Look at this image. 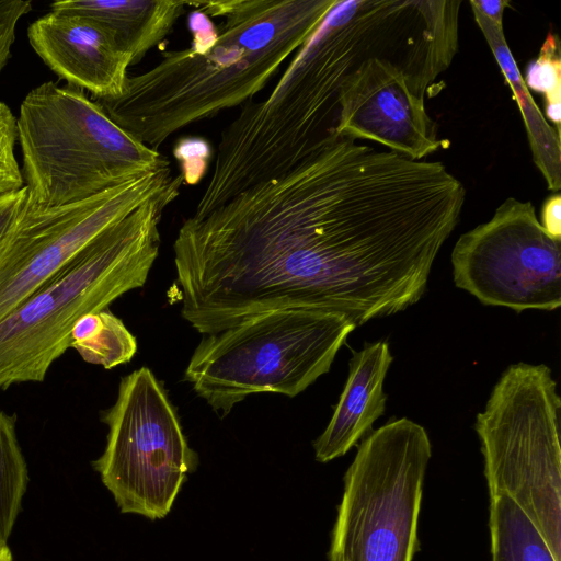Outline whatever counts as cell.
<instances>
[{"label": "cell", "instance_id": "277c9868", "mask_svg": "<svg viewBox=\"0 0 561 561\" xmlns=\"http://www.w3.org/2000/svg\"><path fill=\"white\" fill-rule=\"evenodd\" d=\"M16 131L26 197L41 207L83 202L170 165L70 84L33 88L21 103Z\"/></svg>", "mask_w": 561, "mask_h": 561}, {"label": "cell", "instance_id": "2e32d148", "mask_svg": "<svg viewBox=\"0 0 561 561\" xmlns=\"http://www.w3.org/2000/svg\"><path fill=\"white\" fill-rule=\"evenodd\" d=\"M70 347L87 363L111 369L134 357L137 341L123 321L105 309L85 314L76 323Z\"/></svg>", "mask_w": 561, "mask_h": 561}, {"label": "cell", "instance_id": "7402d4cb", "mask_svg": "<svg viewBox=\"0 0 561 561\" xmlns=\"http://www.w3.org/2000/svg\"><path fill=\"white\" fill-rule=\"evenodd\" d=\"M539 221L550 236L561 239V196L559 193L552 194L545 201Z\"/></svg>", "mask_w": 561, "mask_h": 561}, {"label": "cell", "instance_id": "52a82bcc", "mask_svg": "<svg viewBox=\"0 0 561 561\" xmlns=\"http://www.w3.org/2000/svg\"><path fill=\"white\" fill-rule=\"evenodd\" d=\"M432 456L425 428L392 420L366 435L344 474L329 561H412Z\"/></svg>", "mask_w": 561, "mask_h": 561}, {"label": "cell", "instance_id": "603a6c76", "mask_svg": "<svg viewBox=\"0 0 561 561\" xmlns=\"http://www.w3.org/2000/svg\"><path fill=\"white\" fill-rule=\"evenodd\" d=\"M506 0H471L469 4L479 10L488 20L497 25H503V12L506 5Z\"/></svg>", "mask_w": 561, "mask_h": 561}, {"label": "cell", "instance_id": "d6986e66", "mask_svg": "<svg viewBox=\"0 0 561 561\" xmlns=\"http://www.w3.org/2000/svg\"><path fill=\"white\" fill-rule=\"evenodd\" d=\"M16 140V117L5 103L0 102V195L24 187L22 172L14 153Z\"/></svg>", "mask_w": 561, "mask_h": 561}, {"label": "cell", "instance_id": "cb8c5ba5", "mask_svg": "<svg viewBox=\"0 0 561 561\" xmlns=\"http://www.w3.org/2000/svg\"><path fill=\"white\" fill-rule=\"evenodd\" d=\"M0 561H13L8 543L0 542Z\"/></svg>", "mask_w": 561, "mask_h": 561}, {"label": "cell", "instance_id": "e0dca14e", "mask_svg": "<svg viewBox=\"0 0 561 561\" xmlns=\"http://www.w3.org/2000/svg\"><path fill=\"white\" fill-rule=\"evenodd\" d=\"M14 415L0 410V542L8 543L26 492L28 471Z\"/></svg>", "mask_w": 561, "mask_h": 561}, {"label": "cell", "instance_id": "5bb4252c", "mask_svg": "<svg viewBox=\"0 0 561 561\" xmlns=\"http://www.w3.org/2000/svg\"><path fill=\"white\" fill-rule=\"evenodd\" d=\"M471 9L520 110L534 162L543 175L548 188L558 193L561 186L560 134L546 121L526 87L507 46L503 25L488 20L472 5Z\"/></svg>", "mask_w": 561, "mask_h": 561}, {"label": "cell", "instance_id": "7a4b0ae2", "mask_svg": "<svg viewBox=\"0 0 561 561\" xmlns=\"http://www.w3.org/2000/svg\"><path fill=\"white\" fill-rule=\"evenodd\" d=\"M335 0L193 1L191 46L93 99L123 130L158 148L175 131L251 100L309 38Z\"/></svg>", "mask_w": 561, "mask_h": 561}, {"label": "cell", "instance_id": "30bf717a", "mask_svg": "<svg viewBox=\"0 0 561 561\" xmlns=\"http://www.w3.org/2000/svg\"><path fill=\"white\" fill-rule=\"evenodd\" d=\"M451 265L456 287L483 305L516 312L561 306V239L543 229L530 202L506 198L462 233Z\"/></svg>", "mask_w": 561, "mask_h": 561}, {"label": "cell", "instance_id": "44dd1931", "mask_svg": "<svg viewBox=\"0 0 561 561\" xmlns=\"http://www.w3.org/2000/svg\"><path fill=\"white\" fill-rule=\"evenodd\" d=\"M25 198V187L16 192L0 195V241L12 225Z\"/></svg>", "mask_w": 561, "mask_h": 561}, {"label": "cell", "instance_id": "6da1fadb", "mask_svg": "<svg viewBox=\"0 0 561 561\" xmlns=\"http://www.w3.org/2000/svg\"><path fill=\"white\" fill-rule=\"evenodd\" d=\"M426 247L422 198L401 159L340 139L183 221L173 243L181 314L204 335L291 308L357 327L409 306Z\"/></svg>", "mask_w": 561, "mask_h": 561}, {"label": "cell", "instance_id": "ba28073f", "mask_svg": "<svg viewBox=\"0 0 561 561\" xmlns=\"http://www.w3.org/2000/svg\"><path fill=\"white\" fill-rule=\"evenodd\" d=\"M102 421L108 427L106 445L92 465L119 511L165 517L197 455L162 383L148 367L134 370L122 378Z\"/></svg>", "mask_w": 561, "mask_h": 561}, {"label": "cell", "instance_id": "3957f363", "mask_svg": "<svg viewBox=\"0 0 561 561\" xmlns=\"http://www.w3.org/2000/svg\"><path fill=\"white\" fill-rule=\"evenodd\" d=\"M168 188L115 222L0 321V391L41 382L69 347L76 323L142 287L159 254V222L179 196Z\"/></svg>", "mask_w": 561, "mask_h": 561}, {"label": "cell", "instance_id": "ffe728a7", "mask_svg": "<svg viewBox=\"0 0 561 561\" xmlns=\"http://www.w3.org/2000/svg\"><path fill=\"white\" fill-rule=\"evenodd\" d=\"M32 7V1L0 0V73L11 57L18 24Z\"/></svg>", "mask_w": 561, "mask_h": 561}, {"label": "cell", "instance_id": "8fae6325", "mask_svg": "<svg viewBox=\"0 0 561 561\" xmlns=\"http://www.w3.org/2000/svg\"><path fill=\"white\" fill-rule=\"evenodd\" d=\"M27 37L41 59L67 84L90 92L93 99L123 93L130 57L98 22L51 10L30 25Z\"/></svg>", "mask_w": 561, "mask_h": 561}, {"label": "cell", "instance_id": "4fadbf2b", "mask_svg": "<svg viewBox=\"0 0 561 561\" xmlns=\"http://www.w3.org/2000/svg\"><path fill=\"white\" fill-rule=\"evenodd\" d=\"M190 1L173 0H65L51 10L87 16L114 35L130 57L131 66L170 33Z\"/></svg>", "mask_w": 561, "mask_h": 561}, {"label": "cell", "instance_id": "9c48e42d", "mask_svg": "<svg viewBox=\"0 0 561 561\" xmlns=\"http://www.w3.org/2000/svg\"><path fill=\"white\" fill-rule=\"evenodd\" d=\"M180 174L170 165L83 202L41 207L25 198L0 241V321L104 230L158 195Z\"/></svg>", "mask_w": 561, "mask_h": 561}, {"label": "cell", "instance_id": "9a60e30c", "mask_svg": "<svg viewBox=\"0 0 561 561\" xmlns=\"http://www.w3.org/2000/svg\"><path fill=\"white\" fill-rule=\"evenodd\" d=\"M492 561H557L540 531L507 495L490 496Z\"/></svg>", "mask_w": 561, "mask_h": 561}, {"label": "cell", "instance_id": "8992f818", "mask_svg": "<svg viewBox=\"0 0 561 561\" xmlns=\"http://www.w3.org/2000/svg\"><path fill=\"white\" fill-rule=\"evenodd\" d=\"M561 400L551 369L510 365L494 385L474 430L489 496L512 499L561 561Z\"/></svg>", "mask_w": 561, "mask_h": 561}, {"label": "cell", "instance_id": "7c38bea8", "mask_svg": "<svg viewBox=\"0 0 561 561\" xmlns=\"http://www.w3.org/2000/svg\"><path fill=\"white\" fill-rule=\"evenodd\" d=\"M352 354L348 376L332 417L313 443L319 462L345 455L373 431V424L386 411L387 394L382 386L393 360L389 344L366 343Z\"/></svg>", "mask_w": 561, "mask_h": 561}, {"label": "cell", "instance_id": "ac0fdd59", "mask_svg": "<svg viewBox=\"0 0 561 561\" xmlns=\"http://www.w3.org/2000/svg\"><path fill=\"white\" fill-rule=\"evenodd\" d=\"M524 81L528 90L545 94L546 116L560 134L561 60L559 43L553 34L547 36L538 57L527 66Z\"/></svg>", "mask_w": 561, "mask_h": 561}, {"label": "cell", "instance_id": "5b68a950", "mask_svg": "<svg viewBox=\"0 0 561 561\" xmlns=\"http://www.w3.org/2000/svg\"><path fill=\"white\" fill-rule=\"evenodd\" d=\"M355 328L344 314L323 309L261 312L205 335L184 379L221 416L250 394L293 398L330 370Z\"/></svg>", "mask_w": 561, "mask_h": 561}]
</instances>
